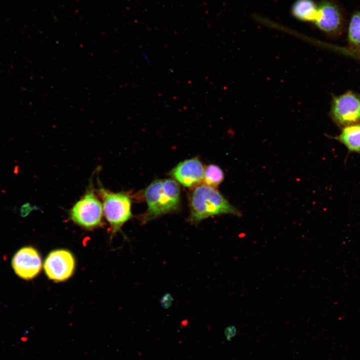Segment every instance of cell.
<instances>
[{
    "label": "cell",
    "instance_id": "1",
    "mask_svg": "<svg viewBox=\"0 0 360 360\" xmlns=\"http://www.w3.org/2000/svg\"><path fill=\"white\" fill-rule=\"evenodd\" d=\"M180 189L176 181L157 180L152 182L144 190L148 210L142 216L146 222L158 216L172 212L179 206Z\"/></svg>",
    "mask_w": 360,
    "mask_h": 360
},
{
    "label": "cell",
    "instance_id": "2",
    "mask_svg": "<svg viewBox=\"0 0 360 360\" xmlns=\"http://www.w3.org/2000/svg\"><path fill=\"white\" fill-rule=\"evenodd\" d=\"M190 220L193 223L220 214L240 216V212L232 206L214 188L205 184L194 188L190 198Z\"/></svg>",
    "mask_w": 360,
    "mask_h": 360
},
{
    "label": "cell",
    "instance_id": "3",
    "mask_svg": "<svg viewBox=\"0 0 360 360\" xmlns=\"http://www.w3.org/2000/svg\"><path fill=\"white\" fill-rule=\"evenodd\" d=\"M98 192L102 200L104 214L114 234L132 217L131 198L124 192H114L102 187Z\"/></svg>",
    "mask_w": 360,
    "mask_h": 360
},
{
    "label": "cell",
    "instance_id": "4",
    "mask_svg": "<svg viewBox=\"0 0 360 360\" xmlns=\"http://www.w3.org/2000/svg\"><path fill=\"white\" fill-rule=\"evenodd\" d=\"M102 204L95 194L92 185L70 211L71 220L76 224L92 230L102 224Z\"/></svg>",
    "mask_w": 360,
    "mask_h": 360
},
{
    "label": "cell",
    "instance_id": "5",
    "mask_svg": "<svg viewBox=\"0 0 360 360\" xmlns=\"http://www.w3.org/2000/svg\"><path fill=\"white\" fill-rule=\"evenodd\" d=\"M44 270L49 279L62 282L69 278L73 274L75 259L72 254L65 249L51 252L44 262Z\"/></svg>",
    "mask_w": 360,
    "mask_h": 360
},
{
    "label": "cell",
    "instance_id": "6",
    "mask_svg": "<svg viewBox=\"0 0 360 360\" xmlns=\"http://www.w3.org/2000/svg\"><path fill=\"white\" fill-rule=\"evenodd\" d=\"M332 119L346 126L360 122V98L352 92L334 98L332 106Z\"/></svg>",
    "mask_w": 360,
    "mask_h": 360
},
{
    "label": "cell",
    "instance_id": "7",
    "mask_svg": "<svg viewBox=\"0 0 360 360\" xmlns=\"http://www.w3.org/2000/svg\"><path fill=\"white\" fill-rule=\"evenodd\" d=\"M12 266L18 276L26 280H31L40 273L42 259L36 250L32 246L24 247L14 255Z\"/></svg>",
    "mask_w": 360,
    "mask_h": 360
},
{
    "label": "cell",
    "instance_id": "8",
    "mask_svg": "<svg viewBox=\"0 0 360 360\" xmlns=\"http://www.w3.org/2000/svg\"><path fill=\"white\" fill-rule=\"evenodd\" d=\"M204 173L202 163L196 158L180 162L170 172L173 178L186 187H190L202 181Z\"/></svg>",
    "mask_w": 360,
    "mask_h": 360
},
{
    "label": "cell",
    "instance_id": "9",
    "mask_svg": "<svg viewBox=\"0 0 360 360\" xmlns=\"http://www.w3.org/2000/svg\"><path fill=\"white\" fill-rule=\"evenodd\" d=\"M313 23L324 32H333L340 25V12L335 5L330 2H322L318 6L317 15Z\"/></svg>",
    "mask_w": 360,
    "mask_h": 360
},
{
    "label": "cell",
    "instance_id": "10",
    "mask_svg": "<svg viewBox=\"0 0 360 360\" xmlns=\"http://www.w3.org/2000/svg\"><path fill=\"white\" fill-rule=\"evenodd\" d=\"M335 139L343 144L349 153L360 154V124L344 126Z\"/></svg>",
    "mask_w": 360,
    "mask_h": 360
},
{
    "label": "cell",
    "instance_id": "11",
    "mask_svg": "<svg viewBox=\"0 0 360 360\" xmlns=\"http://www.w3.org/2000/svg\"><path fill=\"white\" fill-rule=\"evenodd\" d=\"M318 10V6L314 0H296L292 4L291 13L296 20L314 22Z\"/></svg>",
    "mask_w": 360,
    "mask_h": 360
},
{
    "label": "cell",
    "instance_id": "12",
    "mask_svg": "<svg viewBox=\"0 0 360 360\" xmlns=\"http://www.w3.org/2000/svg\"><path fill=\"white\" fill-rule=\"evenodd\" d=\"M224 179V172L218 166L210 164L204 169L203 180L205 184L215 188L220 184Z\"/></svg>",
    "mask_w": 360,
    "mask_h": 360
},
{
    "label": "cell",
    "instance_id": "13",
    "mask_svg": "<svg viewBox=\"0 0 360 360\" xmlns=\"http://www.w3.org/2000/svg\"><path fill=\"white\" fill-rule=\"evenodd\" d=\"M348 38L352 44L360 45V12L355 14L350 22Z\"/></svg>",
    "mask_w": 360,
    "mask_h": 360
},
{
    "label": "cell",
    "instance_id": "14",
    "mask_svg": "<svg viewBox=\"0 0 360 360\" xmlns=\"http://www.w3.org/2000/svg\"><path fill=\"white\" fill-rule=\"evenodd\" d=\"M236 328L234 326L226 327L224 330L226 340L230 341L236 335Z\"/></svg>",
    "mask_w": 360,
    "mask_h": 360
},
{
    "label": "cell",
    "instance_id": "15",
    "mask_svg": "<svg viewBox=\"0 0 360 360\" xmlns=\"http://www.w3.org/2000/svg\"><path fill=\"white\" fill-rule=\"evenodd\" d=\"M172 300L173 298L172 295L167 293L164 295L161 298L160 302L164 308H167L171 306Z\"/></svg>",
    "mask_w": 360,
    "mask_h": 360
},
{
    "label": "cell",
    "instance_id": "16",
    "mask_svg": "<svg viewBox=\"0 0 360 360\" xmlns=\"http://www.w3.org/2000/svg\"><path fill=\"white\" fill-rule=\"evenodd\" d=\"M30 204L28 203L24 204L20 208V216L22 217L26 216L30 212Z\"/></svg>",
    "mask_w": 360,
    "mask_h": 360
},
{
    "label": "cell",
    "instance_id": "17",
    "mask_svg": "<svg viewBox=\"0 0 360 360\" xmlns=\"http://www.w3.org/2000/svg\"><path fill=\"white\" fill-rule=\"evenodd\" d=\"M359 57H360V55H359Z\"/></svg>",
    "mask_w": 360,
    "mask_h": 360
}]
</instances>
